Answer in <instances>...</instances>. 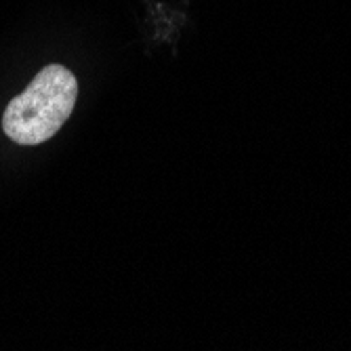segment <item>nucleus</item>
I'll list each match as a JSON object with an SVG mask.
<instances>
[{"label":"nucleus","mask_w":351,"mask_h":351,"mask_svg":"<svg viewBox=\"0 0 351 351\" xmlns=\"http://www.w3.org/2000/svg\"><path fill=\"white\" fill-rule=\"evenodd\" d=\"M76 99V76L61 63H51L9 101L3 114V131L19 145L45 143L68 122Z\"/></svg>","instance_id":"obj_1"}]
</instances>
